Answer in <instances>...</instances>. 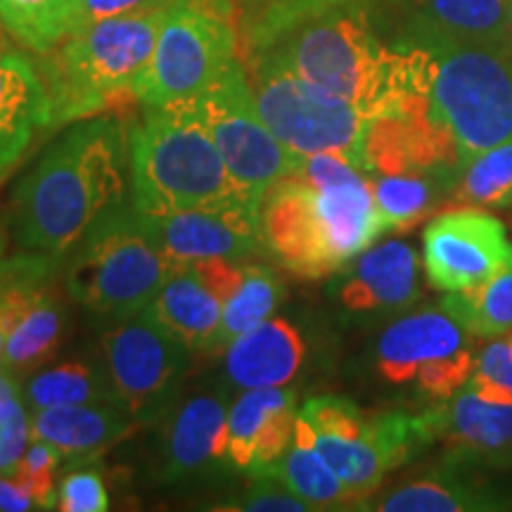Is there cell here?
I'll return each instance as SVG.
<instances>
[{"instance_id":"obj_42","label":"cell","mask_w":512,"mask_h":512,"mask_svg":"<svg viewBox=\"0 0 512 512\" xmlns=\"http://www.w3.org/2000/svg\"><path fill=\"white\" fill-rule=\"evenodd\" d=\"M0 510L5 512H27V510H36L34 501L27 491L19 486L15 477H5L0 475Z\"/></svg>"},{"instance_id":"obj_16","label":"cell","mask_w":512,"mask_h":512,"mask_svg":"<svg viewBox=\"0 0 512 512\" xmlns=\"http://www.w3.org/2000/svg\"><path fill=\"white\" fill-rule=\"evenodd\" d=\"M363 164L368 176H444L453 185L460 155L453 133L425 102L403 114L370 121L363 138Z\"/></svg>"},{"instance_id":"obj_39","label":"cell","mask_w":512,"mask_h":512,"mask_svg":"<svg viewBox=\"0 0 512 512\" xmlns=\"http://www.w3.org/2000/svg\"><path fill=\"white\" fill-rule=\"evenodd\" d=\"M185 266H188L223 304L233 297L235 290H238L242 283V278H245V266H240V261L219 259V256H214V259L190 261V264Z\"/></svg>"},{"instance_id":"obj_3","label":"cell","mask_w":512,"mask_h":512,"mask_svg":"<svg viewBox=\"0 0 512 512\" xmlns=\"http://www.w3.org/2000/svg\"><path fill=\"white\" fill-rule=\"evenodd\" d=\"M131 202L147 216L200 209L259 211L261 200L230 174L195 98L147 107L131 126Z\"/></svg>"},{"instance_id":"obj_1","label":"cell","mask_w":512,"mask_h":512,"mask_svg":"<svg viewBox=\"0 0 512 512\" xmlns=\"http://www.w3.org/2000/svg\"><path fill=\"white\" fill-rule=\"evenodd\" d=\"M245 55H271L318 91L354 105L370 119L403 114L430 102L427 48L377 34L366 0H339L292 19Z\"/></svg>"},{"instance_id":"obj_17","label":"cell","mask_w":512,"mask_h":512,"mask_svg":"<svg viewBox=\"0 0 512 512\" xmlns=\"http://www.w3.org/2000/svg\"><path fill=\"white\" fill-rule=\"evenodd\" d=\"M140 221L174 264H190L214 256L249 261L256 254H266L259 230V211L200 209L162 216L140 214Z\"/></svg>"},{"instance_id":"obj_19","label":"cell","mask_w":512,"mask_h":512,"mask_svg":"<svg viewBox=\"0 0 512 512\" xmlns=\"http://www.w3.org/2000/svg\"><path fill=\"white\" fill-rule=\"evenodd\" d=\"M297 394L285 387L245 389L228 411V458L235 472L271 477L297 425Z\"/></svg>"},{"instance_id":"obj_11","label":"cell","mask_w":512,"mask_h":512,"mask_svg":"<svg viewBox=\"0 0 512 512\" xmlns=\"http://www.w3.org/2000/svg\"><path fill=\"white\" fill-rule=\"evenodd\" d=\"M195 102L223 162L245 188L264 197L271 185L299 174L304 157L280 143L264 124L242 60L195 95Z\"/></svg>"},{"instance_id":"obj_7","label":"cell","mask_w":512,"mask_h":512,"mask_svg":"<svg viewBox=\"0 0 512 512\" xmlns=\"http://www.w3.org/2000/svg\"><path fill=\"white\" fill-rule=\"evenodd\" d=\"M235 0H166L150 64L136 81L145 107L195 98L240 62Z\"/></svg>"},{"instance_id":"obj_38","label":"cell","mask_w":512,"mask_h":512,"mask_svg":"<svg viewBox=\"0 0 512 512\" xmlns=\"http://www.w3.org/2000/svg\"><path fill=\"white\" fill-rule=\"evenodd\" d=\"M57 508L64 512H105L110 510L105 482L98 470H74L57 486Z\"/></svg>"},{"instance_id":"obj_22","label":"cell","mask_w":512,"mask_h":512,"mask_svg":"<svg viewBox=\"0 0 512 512\" xmlns=\"http://www.w3.org/2000/svg\"><path fill=\"white\" fill-rule=\"evenodd\" d=\"M437 441L451 448V463H508L512 460V403L479 399L470 387L458 389L427 411Z\"/></svg>"},{"instance_id":"obj_6","label":"cell","mask_w":512,"mask_h":512,"mask_svg":"<svg viewBox=\"0 0 512 512\" xmlns=\"http://www.w3.org/2000/svg\"><path fill=\"white\" fill-rule=\"evenodd\" d=\"M430 110L458 143L460 164L512 138V43H432Z\"/></svg>"},{"instance_id":"obj_23","label":"cell","mask_w":512,"mask_h":512,"mask_svg":"<svg viewBox=\"0 0 512 512\" xmlns=\"http://www.w3.org/2000/svg\"><path fill=\"white\" fill-rule=\"evenodd\" d=\"M223 375L235 389L287 387L302 373L306 342L302 330L287 318H266L242 332L223 351Z\"/></svg>"},{"instance_id":"obj_21","label":"cell","mask_w":512,"mask_h":512,"mask_svg":"<svg viewBox=\"0 0 512 512\" xmlns=\"http://www.w3.org/2000/svg\"><path fill=\"white\" fill-rule=\"evenodd\" d=\"M399 22L396 41L432 43H512L508 0H384Z\"/></svg>"},{"instance_id":"obj_43","label":"cell","mask_w":512,"mask_h":512,"mask_svg":"<svg viewBox=\"0 0 512 512\" xmlns=\"http://www.w3.org/2000/svg\"><path fill=\"white\" fill-rule=\"evenodd\" d=\"M10 226H8V219L5 216H0V261L5 259V252H8V245H10Z\"/></svg>"},{"instance_id":"obj_4","label":"cell","mask_w":512,"mask_h":512,"mask_svg":"<svg viewBox=\"0 0 512 512\" xmlns=\"http://www.w3.org/2000/svg\"><path fill=\"white\" fill-rule=\"evenodd\" d=\"M164 5L79 27L36 60L55 128L136 100V81L155 53Z\"/></svg>"},{"instance_id":"obj_8","label":"cell","mask_w":512,"mask_h":512,"mask_svg":"<svg viewBox=\"0 0 512 512\" xmlns=\"http://www.w3.org/2000/svg\"><path fill=\"white\" fill-rule=\"evenodd\" d=\"M299 415L311 425L316 451L354 494V508L373 496L387 472L437 441L427 411L366 415L344 396H316Z\"/></svg>"},{"instance_id":"obj_18","label":"cell","mask_w":512,"mask_h":512,"mask_svg":"<svg viewBox=\"0 0 512 512\" xmlns=\"http://www.w3.org/2000/svg\"><path fill=\"white\" fill-rule=\"evenodd\" d=\"M50 131L53 102L38 62L0 27V174L12 171Z\"/></svg>"},{"instance_id":"obj_9","label":"cell","mask_w":512,"mask_h":512,"mask_svg":"<svg viewBox=\"0 0 512 512\" xmlns=\"http://www.w3.org/2000/svg\"><path fill=\"white\" fill-rule=\"evenodd\" d=\"M242 64L247 69L256 110L280 143L302 157L342 152L366 171L363 138L373 121L368 114L313 88L271 55H245Z\"/></svg>"},{"instance_id":"obj_15","label":"cell","mask_w":512,"mask_h":512,"mask_svg":"<svg viewBox=\"0 0 512 512\" xmlns=\"http://www.w3.org/2000/svg\"><path fill=\"white\" fill-rule=\"evenodd\" d=\"M512 254L505 226L477 207L437 214L422 235L427 280L439 292H460L494 275Z\"/></svg>"},{"instance_id":"obj_34","label":"cell","mask_w":512,"mask_h":512,"mask_svg":"<svg viewBox=\"0 0 512 512\" xmlns=\"http://www.w3.org/2000/svg\"><path fill=\"white\" fill-rule=\"evenodd\" d=\"M451 197L453 202L470 207L512 204V138L460 166L453 178Z\"/></svg>"},{"instance_id":"obj_20","label":"cell","mask_w":512,"mask_h":512,"mask_svg":"<svg viewBox=\"0 0 512 512\" xmlns=\"http://www.w3.org/2000/svg\"><path fill=\"white\" fill-rule=\"evenodd\" d=\"M332 297L354 316H392L420 299L418 252L406 240L368 247L332 285Z\"/></svg>"},{"instance_id":"obj_29","label":"cell","mask_w":512,"mask_h":512,"mask_svg":"<svg viewBox=\"0 0 512 512\" xmlns=\"http://www.w3.org/2000/svg\"><path fill=\"white\" fill-rule=\"evenodd\" d=\"M441 309L482 339L512 332V254L494 275L460 292H446Z\"/></svg>"},{"instance_id":"obj_41","label":"cell","mask_w":512,"mask_h":512,"mask_svg":"<svg viewBox=\"0 0 512 512\" xmlns=\"http://www.w3.org/2000/svg\"><path fill=\"white\" fill-rule=\"evenodd\" d=\"M477 373L489 377L512 394V356L508 339H496L477 356Z\"/></svg>"},{"instance_id":"obj_33","label":"cell","mask_w":512,"mask_h":512,"mask_svg":"<svg viewBox=\"0 0 512 512\" xmlns=\"http://www.w3.org/2000/svg\"><path fill=\"white\" fill-rule=\"evenodd\" d=\"M451 183L444 176H375L370 178L373 197L380 211L384 228L396 233H408L418 226L422 219L430 216V211L439 202V185Z\"/></svg>"},{"instance_id":"obj_46","label":"cell","mask_w":512,"mask_h":512,"mask_svg":"<svg viewBox=\"0 0 512 512\" xmlns=\"http://www.w3.org/2000/svg\"><path fill=\"white\" fill-rule=\"evenodd\" d=\"M508 12H510V24H512V0H508Z\"/></svg>"},{"instance_id":"obj_28","label":"cell","mask_w":512,"mask_h":512,"mask_svg":"<svg viewBox=\"0 0 512 512\" xmlns=\"http://www.w3.org/2000/svg\"><path fill=\"white\" fill-rule=\"evenodd\" d=\"M67 330V309L55 290L41 302L31 306L24 318L12 328L5 342V354L0 368L10 375H27L50 361L60 349Z\"/></svg>"},{"instance_id":"obj_2","label":"cell","mask_w":512,"mask_h":512,"mask_svg":"<svg viewBox=\"0 0 512 512\" xmlns=\"http://www.w3.org/2000/svg\"><path fill=\"white\" fill-rule=\"evenodd\" d=\"M131 124L121 117L74 121L12 192L8 226L22 249L64 256L107 211L126 202Z\"/></svg>"},{"instance_id":"obj_44","label":"cell","mask_w":512,"mask_h":512,"mask_svg":"<svg viewBox=\"0 0 512 512\" xmlns=\"http://www.w3.org/2000/svg\"><path fill=\"white\" fill-rule=\"evenodd\" d=\"M5 342H8V330L3 328V323H0V363H3V354H5Z\"/></svg>"},{"instance_id":"obj_24","label":"cell","mask_w":512,"mask_h":512,"mask_svg":"<svg viewBox=\"0 0 512 512\" xmlns=\"http://www.w3.org/2000/svg\"><path fill=\"white\" fill-rule=\"evenodd\" d=\"M136 427L138 422L114 403L55 406L31 415V437L55 446L72 465L93 463Z\"/></svg>"},{"instance_id":"obj_25","label":"cell","mask_w":512,"mask_h":512,"mask_svg":"<svg viewBox=\"0 0 512 512\" xmlns=\"http://www.w3.org/2000/svg\"><path fill=\"white\" fill-rule=\"evenodd\" d=\"M159 323L181 339L190 354H216L223 302L185 264H178L150 304Z\"/></svg>"},{"instance_id":"obj_31","label":"cell","mask_w":512,"mask_h":512,"mask_svg":"<svg viewBox=\"0 0 512 512\" xmlns=\"http://www.w3.org/2000/svg\"><path fill=\"white\" fill-rule=\"evenodd\" d=\"M22 392L31 411L83 406V403H114L107 373L86 361H67L60 366L43 368L41 373H34L24 382Z\"/></svg>"},{"instance_id":"obj_45","label":"cell","mask_w":512,"mask_h":512,"mask_svg":"<svg viewBox=\"0 0 512 512\" xmlns=\"http://www.w3.org/2000/svg\"><path fill=\"white\" fill-rule=\"evenodd\" d=\"M8 174H10V171H5V174H0V188H3V183H5V178H8Z\"/></svg>"},{"instance_id":"obj_32","label":"cell","mask_w":512,"mask_h":512,"mask_svg":"<svg viewBox=\"0 0 512 512\" xmlns=\"http://www.w3.org/2000/svg\"><path fill=\"white\" fill-rule=\"evenodd\" d=\"M285 299V285L271 266L247 264L245 278L233 297L223 304V320L216 339V354H223L228 344L242 332L256 328L271 318L278 304Z\"/></svg>"},{"instance_id":"obj_14","label":"cell","mask_w":512,"mask_h":512,"mask_svg":"<svg viewBox=\"0 0 512 512\" xmlns=\"http://www.w3.org/2000/svg\"><path fill=\"white\" fill-rule=\"evenodd\" d=\"M259 230L266 254L297 278L320 280L342 268L316 185L304 178H283L266 190L259 207Z\"/></svg>"},{"instance_id":"obj_37","label":"cell","mask_w":512,"mask_h":512,"mask_svg":"<svg viewBox=\"0 0 512 512\" xmlns=\"http://www.w3.org/2000/svg\"><path fill=\"white\" fill-rule=\"evenodd\" d=\"M221 510L242 512H311L313 508L304 498L292 494L283 482L271 477H252V484L235 496L233 501L221 505Z\"/></svg>"},{"instance_id":"obj_13","label":"cell","mask_w":512,"mask_h":512,"mask_svg":"<svg viewBox=\"0 0 512 512\" xmlns=\"http://www.w3.org/2000/svg\"><path fill=\"white\" fill-rule=\"evenodd\" d=\"M230 384H211L181 396L159 418L155 475L183 486L216 479L233 470L228 458Z\"/></svg>"},{"instance_id":"obj_26","label":"cell","mask_w":512,"mask_h":512,"mask_svg":"<svg viewBox=\"0 0 512 512\" xmlns=\"http://www.w3.org/2000/svg\"><path fill=\"white\" fill-rule=\"evenodd\" d=\"M460 463L453 470L413 479V482L375 498L361 510L380 512H496L512 508L510 498L491 486L460 475Z\"/></svg>"},{"instance_id":"obj_40","label":"cell","mask_w":512,"mask_h":512,"mask_svg":"<svg viewBox=\"0 0 512 512\" xmlns=\"http://www.w3.org/2000/svg\"><path fill=\"white\" fill-rule=\"evenodd\" d=\"M166 0H81V27L100 19L138 15L162 8Z\"/></svg>"},{"instance_id":"obj_30","label":"cell","mask_w":512,"mask_h":512,"mask_svg":"<svg viewBox=\"0 0 512 512\" xmlns=\"http://www.w3.org/2000/svg\"><path fill=\"white\" fill-rule=\"evenodd\" d=\"M0 27L19 46L46 55L81 27V0H0Z\"/></svg>"},{"instance_id":"obj_36","label":"cell","mask_w":512,"mask_h":512,"mask_svg":"<svg viewBox=\"0 0 512 512\" xmlns=\"http://www.w3.org/2000/svg\"><path fill=\"white\" fill-rule=\"evenodd\" d=\"M31 418L22 394L0 401V475L15 477L19 460L29 446Z\"/></svg>"},{"instance_id":"obj_12","label":"cell","mask_w":512,"mask_h":512,"mask_svg":"<svg viewBox=\"0 0 512 512\" xmlns=\"http://www.w3.org/2000/svg\"><path fill=\"white\" fill-rule=\"evenodd\" d=\"M375 366L394 387H411L430 399H448L477 370L472 337L444 309L396 318L377 339Z\"/></svg>"},{"instance_id":"obj_10","label":"cell","mask_w":512,"mask_h":512,"mask_svg":"<svg viewBox=\"0 0 512 512\" xmlns=\"http://www.w3.org/2000/svg\"><path fill=\"white\" fill-rule=\"evenodd\" d=\"M114 403L138 425L157 422L183 392L190 349L159 323L150 306L117 320L102 337Z\"/></svg>"},{"instance_id":"obj_5","label":"cell","mask_w":512,"mask_h":512,"mask_svg":"<svg viewBox=\"0 0 512 512\" xmlns=\"http://www.w3.org/2000/svg\"><path fill=\"white\" fill-rule=\"evenodd\" d=\"M176 266L121 202L69 249L64 287L93 316L121 320L147 309Z\"/></svg>"},{"instance_id":"obj_47","label":"cell","mask_w":512,"mask_h":512,"mask_svg":"<svg viewBox=\"0 0 512 512\" xmlns=\"http://www.w3.org/2000/svg\"><path fill=\"white\" fill-rule=\"evenodd\" d=\"M508 347H510V356H512V335L508 337Z\"/></svg>"},{"instance_id":"obj_27","label":"cell","mask_w":512,"mask_h":512,"mask_svg":"<svg viewBox=\"0 0 512 512\" xmlns=\"http://www.w3.org/2000/svg\"><path fill=\"white\" fill-rule=\"evenodd\" d=\"M271 479L283 482L292 494L304 498L313 510L344 508V503H356L349 486L335 475L313 444V430L302 415H297L294 439L285 458L275 465Z\"/></svg>"},{"instance_id":"obj_35","label":"cell","mask_w":512,"mask_h":512,"mask_svg":"<svg viewBox=\"0 0 512 512\" xmlns=\"http://www.w3.org/2000/svg\"><path fill=\"white\" fill-rule=\"evenodd\" d=\"M62 453L46 441L34 439V444L27 446L15 479L24 491L31 496L36 510H55L57 508V491H55V470L62 463Z\"/></svg>"}]
</instances>
